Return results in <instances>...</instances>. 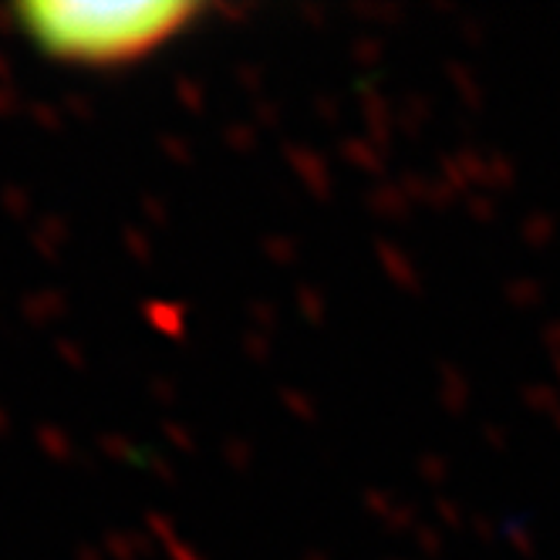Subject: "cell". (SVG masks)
<instances>
[{"label":"cell","instance_id":"1","mask_svg":"<svg viewBox=\"0 0 560 560\" xmlns=\"http://www.w3.org/2000/svg\"><path fill=\"white\" fill-rule=\"evenodd\" d=\"M203 14L170 0H37L14 11L34 51L71 68H126L173 45Z\"/></svg>","mask_w":560,"mask_h":560}]
</instances>
